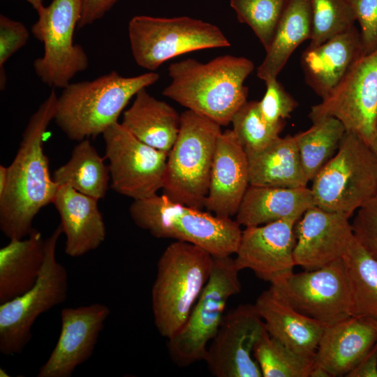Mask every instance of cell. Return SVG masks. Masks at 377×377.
<instances>
[{"mask_svg": "<svg viewBox=\"0 0 377 377\" xmlns=\"http://www.w3.org/2000/svg\"><path fill=\"white\" fill-rule=\"evenodd\" d=\"M312 31L309 47L319 45L355 25L348 0H310Z\"/></svg>", "mask_w": 377, "mask_h": 377, "instance_id": "e575fe53", "label": "cell"}, {"mask_svg": "<svg viewBox=\"0 0 377 377\" xmlns=\"http://www.w3.org/2000/svg\"><path fill=\"white\" fill-rule=\"evenodd\" d=\"M246 154L249 185L295 188L309 182L294 136H279L263 149Z\"/></svg>", "mask_w": 377, "mask_h": 377, "instance_id": "484cf974", "label": "cell"}, {"mask_svg": "<svg viewBox=\"0 0 377 377\" xmlns=\"http://www.w3.org/2000/svg\"><path fill=\"white\" fill-rule=\"evenodd\" d=\"M349 218L316 205L308 209L295 226V266L314 270L342 258L354 238Z\"/></svg>", "mask_w": 377, "mask_h": 377, "instance_id": "ac0fdd59", "label": "cell"}, {"mask_svg": "<svg viewBox=\"0 0 377 377\" xmlns=\"http://www.w3.org/2000/svg\"><path fill=\"white\" fill-rule=\"evenodd\" d=\"M266 331L254 304H240L225 314L205 357L216 377H263L253 348Z\"/></svg>", "mask_w": 377, "mask_h": 377, "instance_id": "9a60e30c", "label": "cell"}, {"mask_svg": "<svg viewBox=\"0 0 377 377\" xmlns=\"http://www.w3.org/2000/svg\"><path fill=\"white\" fill-rule=\"evenodd\" d=\"M24 1L28 2L36 12H38L45 6L44 5L45 0H24Z\"/></svg>", "mask_w": 377, "mask_h": 377, "instance_id": "ee69618b", "label": "cell"}, {"mask_svg": "<svg viewBox=\"0 0 377 377\" xmlns=\"http://www.w3.org/2000/svg\"><path fill=\"white\" fill-rule=\"evenodd\" d=\"M8 178V166L0 165V195H1L6 187Z\"/></svg>", "mask_w": 377, "mask_h": 377, "instance_id": "b9f144b4", "label": "cell"}, {"mask_svg": "<svg viewBox=\"0 0 377 377\" xmlns=\"http://www.w3.org/2000/svg\"><path fill=\"white\" fill-rule=\"evenodd\" d=\"M310 0H288L266 55L257 68V76L266 81L277 78L295 50L311 38Z\"/></svg>", "mask_w": 377, "mask_h": 377, "instance_id": "83f0119b", "label": "cell"}, {"mask_svg": "<svg viewBox=\"0 0 377 377\" xmlns=\"http://www.w3.org/2000/svg\"><path fill=\"white\" fill-rule=\"evenodd\" d=\"M29 31L21 22L0 15V89L6 87L7 77L4 65L17 51L26 45Z\"/></svg>", "mask_w": 377, "mask_h": 377, "instance_id": "8d00e7d4", "label": "cell"}, {"mask_svg": "<svg viewBox=\"0 0 377 377\" xmlns=\"http://www.w3.org/2000/svg\"><path fill=\"white\" fill-rule=\"evenodd\" d=\"M346 377H377V341Z\"/></svg>", "mask_w": 377, "mask_h": 377, "instance_id": "60d3db41", "label": "cell"}, {"mask_svg": "<svg viewBox=\"0 0 377 377\" xmlns=\"http://www.w3.org/2000/svg\"><path fill=\"white\" fill-rule=\"evenodd\" d=\"M269 334L297 354L313 360L325 327L274 295L263 291L254 304Z\"/></svg>", "mask_w": 377, "mask_h": 377, "instance_id": "603a6c76", "label": "cell"}, {"mask_svg": "<svg viewBox=\"0 0 377 377\" xmlns=\"http://www.w3.org/2000/svg\"><path fill=\"white\" fill-rule=\"evenodd\" d=\"M221 126L190 110L180 114L179 133L168 153L163 195L190 207H204Z\"/></svg>", "mask_w": 377, "mask_h": 377, "instance_id": "8992f818", "label": "cell"}, {"mask_svg": "<svg viewBox=\"0 0 377 377\" xmlns=\"http://www.w3.org/2000/svg\"><path fill=\"white\" fill-rule=\"evenodd\" d=\"M309 117L312 122L337 118L370 145L377 128V50L361 56Z\"/></svg>", "mask_w": 377, "mask_h": 377, "instance_id": "4fadbf2b", "label": "cell"}, {"mask_svg": "<svg viewBox=\"0 0 377 377\" xmlns=\"http://www.w3.org/2000/svg\"><path fill=\"white\" fill-rule=\"evenodd\" d=\"M98 201L68 185L59 186L52 203L60 216L68 256H82L104 242L106 229Z\"/></svg>", "mask_w": 377, "mask_h": 377, "instance_id": "44dd1931", "label": "cell"}, {"mask_svg": "<svg viewBox=\"0 0 377 377\" xmlns=\"http://www.w3.org/2000/svg\"><path fill=\"white\" fill-rule=\"evenodd\" d=\"M110 314V307L101 303L63 309L59 339L37 376L71 377L92 355Z\"/></svg>", "mask_w": 377, "mask_h": 377, "instance_id": "e0dca14e", "label": "cell"}, {"mask_svg": "<svg viewBox=\"0 0 377 377\" xmlns=\"http://www.w3.org/2000/svg\"><path fill=\"white\" fill-rule=\"evenodd\" d=\"M129 214L136 226L152 236L197 245L213 257L235 254L242 233L231 218L175 202L163 194L133 200Z\"/></svg>", "mask_w": 377, "mask_h": 377, "instance_id": "277c9868", "label": "cell"}, {"mask_svg": "<svg viewBox=\"0 0 377 377\" xmlns=\"http://www.w3.org/2000/svg\"><path fill=\"white\" fill-rule=\"evenodd\" d=\"M360 27L364 54L377 50V0H348Z\"/></svg>", "mask_w": 377, "mask_h": 377, "instance_id": "f35d334b", "label": "cell"}, {"mask_svg": "<svg viewBox=\"0 0 377 377\" xmlns=\"http://www.w3.org/2000/svg\"><path fill=\"white\" fill-rule=\"evenodd\" d=\"M239 272L231 256L214 257L209 278L186 321L168 339V353L175 364L184 367L204 360L225 316L228 300L241 291Z\"/></svg>", "mask_w": 377, "mask_h": 377, "instance_id": "9c48e42d", "label": "cell"}, {"mask_svg": "<svg viewBox=\"0 0 377 377\" xmlns=\"http://www.w3.org/2000/svg\"><path fill=\"white\" fill-rule=\"evenodd\" d=\"M346 131L339 119L327 117L313 121L309 129L294 135L309 182L336 153Z\"/></svg>", "mask_w": 377, "mask_h": 377, "instance_id": "4dcf8cb0", "label": "cell"}, {"mask_svg": "<svg viewBox=\"0 0 377 377\" xmlns=\"http://www.w3.org/2000/svg\"><path fill=\"white\" fill-rule=\"evenodd\" d=\"M254 69L250 59L232 55L216 57L207 63L188 59L171 64L172 81L163 94L187 110L227 126L247 101V77Z\"/></svg>", "mask_w": 377, "mask_h": 377, "instance_id": "7a4b0ae2", "label": "cell"}, {"mask_svg": "<svg viewBox=\"0 0 377 377\" xmlns=\"http://www.w3.org/2000/svg\"><path fill=\"white\" fill-rule=\"evenodd\" d=\"M81 10V0H52L37 12L31 34L43 44L44 53L33 66L37 77L49 87L64 89L88 68L87 53L73 41Z\"/></svg>", "mask_w": 377, "mask_h": 377, "instance_id": "8fae6325", "label": "cell"}, {"mask_svg": "<svg viewBox=\"0 0 377 377\" xmlns=\"http://www.w3.org/2000/svg\"><path fill=\"white\" fill-rule=\"evenodd\" d=\"M118 1L81 0V16L77 28H83L102 18Z\"/></svg>", "mask_w": 377, "mask_h": 377, "instance_id": "ab89813d", "label": "cell"}, {"mask_svg": "<svg viewBox=\"0 0 377 377\" xmlns=\"http://www.w3.org/2000/svg\"><path fill=\"white\" fill-rule=\"evenodd\" d=\"M128 32L135 63L151 71L181 54L230 46L217 26L186 16L136 15L128 22Z\"/></svg>", "mask_w": 377, "mask_h": 377, "instance_id": "ba28073f", "label": "cell"}, {"mask_svg": "<svg viewBox=\"0 0 377 377\" xmlns=\"http://www.w3.org/2000/svg\"><path fill=\"white\" fill-rule=\"evenodd\" d=\"M364 54L360 34L355 26L319 45L308 46L301 57L306 83L325 98Z\"/></svg>", "mask_w": 377, "mask_h": 377, "instance_id": "ffe728a7", "label": "cell"}, {"mask_svg": "<svg viewBox=\"0 0 377 377\" xmlns=\"http://www.w3.org/2000/svg\"><path fill=\"white\" fill-rule=\"evenodd\" d=\"M158 79L154 71L124 77L113 71L93 80L70 83L57 98L54 120L70 140L96 137L118 121L132 97Z\"/></svg>", "mask_w": 377, "mask_h": 377, "instance_id": "3957f363", "label": "cell"}, {"mask_svg": "<svg viewBox=\"0 0 377 377\" xmlns=\"http://www.w3.org/2000/svg\"><path fill=\"white\" fill-rule=\"evenodd\" d=\"M102 135L114 191L138 200L163 188L169 152L141 142L118 121Z\"/></svg>", "mask_w": 377, "mask_h": 377, "instance_id": "5bb4252c", "label": "cell"}, {"mask_svg": "<svg viewBox=\"0 0 377 377\" xmlns=\"http://www.w3.org/2000/svg\"><path fill=\"white\" fill-rule=\"evenodd\" d=\"M364 320H366L373 327H374L377 330V322L376 321H374V320H369V319H364Z\"/></svg>", "mask_w": 377, "mask_h": 377, "instance_id": "bcb514c9", "label": "cell"}, {"mask_svg": "<svg viewBox=\"0 0 377 377\" xmlns=\"http://www.w3.org/2000/svg\"><path fill=\"white\" fill-rule=\"evenodd\" d=\"M369 146L375 156V158L377 162V128H376V134Z\"/></svg>", "mask_w": 377, "mask_h": 377, "instance_id": "f6af8a7d", "label": "cell"}, {"mask_svg": "<svg viewBox=\"0 0 377 377\" xmlns=\"http://www.w3.org/2000/svg\"><path fill=\"white\" fill-rule=\"evenodd\" d=\"M269 290L299 313L324 327L351 317L350 295L343 258L318 269L293 273L270 283Z\"/></svg>", "mask_w": 377, "mask_h": 377, "instance_id": "7c38bea8", "label": "cell"}, {"mask_svg": "<svg viewBox=\"0 0 377 377\" xmlns=\"http://www.w3.org/2000/svg\"><path fill=\"white\" fill-rule=\"evenodd\" d=\"M309 377H330L329 374L323 368L313 365Z\"/></svg>", "mask_w": 377, "mask_h": 377, "instance_id": "7bdbcfd3", "label": "cell"}, {"mask_svg": "<svg viewBox=\"0 0 377 377\" xmlns=\"http://www.w3.org/2000/svg\"><path fill=\"white\" fill-rule=\"evenodd\" d=\"M356 212L351 223L354 237L377 260V193Z\"/></svg>", "mask_w": 377, "mask_h": 377, "instance_id": "74e56055", "label": "cell"}, {"mask_svg": "<svg viewBox=\"0 0 377 377\" xmlns=\"http://www.w3.org/2000/svg\"><path fill=\"white\" fill-rule=\"evenodd\" d=\"M266 91L258 101V107L263 119L269 124L284 123L296 108L298 103L277 80L272 78L266 80Z\"/></svg>", "mask_w": 377, "mask_h": 377, "instance_id": "d590c367", "label": "cell"}, {"mask_svg": "<svg viewBox=\"0 0 377 377\" xmlns=\"http://www.w3.org/2000/svg\"><path fill=\"white\" fill-rule=\"evenodd\" d=\"M310 188L316 206L350 217L377 193V162L370 146L346 131Z\"/></svg>", "mask_w": 377, "mask_h": 377, "instance_id": "52a82bcc", "label": "cell"}, {"mask_svg": "<svg viewBox=\"0 0 377 377\" xmlns=\"http://www.w3.org/2000/svg\"><path fill=\"white\" fill-rule=\"evenodd\" d=\"M299 219L288 218L246 227L234 258L239 269H250L269 283L291 275L295 266V226Z\"/></svg>", "mask_w": 377, "mask_h": 377, "instance_id": "2e32d148", "label": "cell"}, {"mask_svg": "<svg viewBox=\"0 0 377 377\" xmlns=\"http://www.w3.org/2000/svg\"><path fill=\"white\" fill-rule=\"evenodd\" d=\"M214 257L197 245L170 244L157 263L151 309L159 334L169 339L186 321L212 272Z\"/></svg>", "mask_w": 377, "mask_h": 377, "instance_id": "5b68a950", "label": "cell"}, {"mask_svg": "<svg viewBox=\"0 0 377 377\" xmlns=\"http://www.w3.org/2000/svg\"><path fill=\"white\" fill-rule=\"evenodd\" d=\"M249 186L246 151L232 129L219 136L204 207L216 215H235Z\"/></svg>", "mask_w": 377, "mask_h": 377, "instance_id": "d6986e66", "label": "cell"}, {"mask_svg": "<svg viewBox=\"0 0 377 377\" xmlns=\"http://www.w3.org/2000/svg\"><path fill=\"white\" fill-rule=\"evenodd\" d=\"M313 206L316 202L307 186L289 188L249 185L235 221L246 228L288 218L300 219Z\"/></svg>", "mask_w": 377, "mask_h": 377, "instance_id": "cb8c5ba5", "label": "cell"}, {"mask_svg": "<svg viewBox=\"0 0 377 377\" xmlns=\"http://www.w3.org/2000/svg\"><path fill=\"white\" fill-rule=\"evenodd\" d=\"M231 123L246 153L260 151L279 137L284 123L272 125L260 112L258 101H246L235 114Z\"/></svg>", "mask_w": 377, "mask_h": 377, "instance_id": "836d02e7", "label": "cell"}, {"mask_svg": "<svg viewBox=\"0 0 377 377\" xmlns=\"http://www.w3.org/2000/svg\"><path fill=\"white\" fill-rule=\"evenodd\" d=\"M351 316L377 322V260L354 238L343 256Z\"/></svg>", "mask_w": 377, "mask_h": 377, "instance_id": "f546056e", "label": "cell"}, {"mask_svg": "<svg viewBox=\"0 0 377 377\" xmlns=\"http://www.w3.org/2000/svg\"><path fill=\"white\" fill-rule=\"evenodd\" d=\"M377 341V330L366 320L351 316L325 327L313 365L330 377L346 376Z\"/></svg>", "mask_w": 377, "mask_h": 377, "instance_id": "7402d4cb", "label": "cell"}, {"mask_svg": "<svg viewBox=\"0 0 377 377\" xmlns=\"http://www.w3.org/2000/svg\"><path fill=\"white\" fill-rule=\"evenodd\" d=\"M45 239L33 228L23 239H11L0 249V304L18 297L37 281L43 269Z\"/></svg>", "mask_w": 377, "mask_h": 377, "instance_id": "d4e9b609", "label": "cell"}, {"mask_svg": "<svg viewBox=\"0 0 377 377\" xmlns=\"http://www.w3.org/2000/svg\"><path fill=\"white\" fill-rule=\"evenodd\" d=\"M62 233L59 224L45 239L44 263L34 286L0 304V353L4 355L21 353L31 339L38 317L67 299V271L56 258L57 244Z\"/></svg>", "mask_w": 377, "mask_h": 377, "instance_id": "30bf717a", "label": "cell"}, {"mask_svg": "<svg viewBox=\"0 0 377 377\" xmlns=\"http://www.w3.org/2000/svg\"><path fill=\"white\" fill-rule=\"evenodd\" d=\"M288 0H230L238 20L251 28L265 50L269 47Z\"/></svg>", "mask_w": 377, "mask_h": 377, "instance_id": "d6a6232c", "label": "cell"}, {"mask_svg": "<svg viewBox=\"0 0 377 377\" xmlns=\"http://www.w3.org/2000/svg\"><path fill=\"white\" fill-rule=\"evenodd\" d=\"M263 377H309L313 360L294 352L266 330L253 348Z\"/></svg>", "mask_w": 377, "mask_h": 377, "instance_id": "1f68e13d", "label": "cell"}, {"mask_svg": "<svg viewBox=\"0 0 377 377\" xmlns=\"http://www.w3.org/2000/svg\"><path fill=\"white\" fill-rule=\"evenodd\" d=\"M79 142L70 159L54 171L52 179L59 186L68 185L98 200L108 188L109 168L88 138Z\"/></svg>", "mask_w": 377, "mask_h": 377, "instance_id": "f1b7e54d", "label": "cell"}, {"mask_svg": "<svg viewBox=\"0 0 377 377\" xmlns=\"http://www.w3.org/2000/svg\"><path fill=\"white\" fill-rule=\"evenodd\" d=\"M121 124L141 142L169 152L179 133L180 114L143 88L124 111Z\"/></svg>", "mask_w": 377, "mask_h": 377, "instance_id": "4316f807", "label": "cell"}, {"mask_svg": "<svg viewBox=\"0 0 377 377\" xmlns=\"http://www.w3.org/2000/svg\"><path fill=\"white\" fill-rule=\"evenodd\" d=\"M57 98L53 88L31 116L8 166L7 185L0 195V229L10 239H23L30 234L34 217L52 203L58 190L43 147L47 129L54 119Z\"/></svg>", "mask_w": 377, "mask_h": 377, "instance_id": "6da1fadb", "label": "cell"}]
</instances>
